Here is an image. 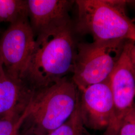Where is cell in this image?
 I'll use <instances>...</instances> for the list:
<instances>
[{"instance_id":"1","label":"cell","mask_w":135,"mask_h":135,"mask_svg":"<svg viewBox=\"0 0 135 135\" xmlns=\"http://www.w3.org/2000/svg\"><path fill=\"white\" fill-rule=\"evenodd\" d=\"M71 21L38 34L23 79L35 91L67 78L74 70L77 46Z\"/></svg>"},{"instance_id":"2","label":"cell","mask_w":135,"mask_h":135,"mask_svg":"<svg viewBox=\"0 0 135 135\" xmlns=\"http://www.w3.org/2000/svg\"><path fill=\"white\" fill-rule=\"evenodd\" d=\"M79 91L67 78L35 91L17 135H49L75 110Z\"/></svg>"},{"instance_id":"3","label":"cell","mask_w":135,"mask_h":135,"mask_svg":"<svg viewBox=\"0 0 135 135\" xmlns=\"http://www.w3.org/2000/svg\"><path fill=\"white\" fill-rule=\"evenodd\" d=\"M75 29L93 41L125 40L135 43V24L126 12L127 1L77 0Z\"/></svg>"},{"instance_id":"4","label":"cell","mask_w":135,"mask_h":135,"mask_svg":"<svg viewBox=\"0 0 135 135\" xmlns=\"http://www.w3.org/2000/svg\"><path fill=\"white\" fill-rule=\"evenodd\" d=\"M127 41L113 40L78 44L72 80L78 90L109 79Z\"/></svg>"},{"instance_id":"5","label":"cell","mask_w":135,"mask_h":135,"mask_svg":"<svg viewBox=\"0 0 135 135\" xmlns=\"http://www.w3.org/2000/svg\"><path fill=\"white\" fill-rule=\"evenodd\" d=\"M132 41H127L110 77L114 111L104 135H117L126 114L135 106V70L131 58Z\"/></svg>"},{"instance_id":"6","label":"cell","mask_w":135,"mask_h":135,"mask_svg":"<svg viewBox=\"0 0 135 135\" xmlns=\"http://www.w3.org/2000/svg\"><path fill=\"white\" fill-rule=\"evenodd\" d=\"M35 40L28 19L10 24L0 39V60L9 75L22 78L32 53Z\"/></svg>"},{"instance_id":"7","label":"cell","mask_w":135,"mask_h":135,"mask_svg":"<svg viewBox=\"0 0 135 135\" xmlns=\"http://www.w3.org/2000/svg\"><path fill=\"white\" fill-rule=\"evenodd\" d=\"M79 91V107L86 128L106 130L114 111V100L110 78Z\"/></svg>"},{"instance_id":"8","label":"cell","mask_w":135,"mask_h":135,"mask_svg":"<svg viewBox=\"0 0 135 135\" xmlns=\"http://www.w3.org/2000/svg\"><path fill=\"white\" fill-rule=\"evenodd\" d=\"M35 91L23 79L0 67V119L18 121L24 115Z\"/></svg>"},{"instance_id":"9","label":"cell","mask_w":135,"mask_h":135,"mask_svg":"<svg viewBox=\"0 0 135 135\" xmlns=\"http://www.w3.org/2000/svg\"><path fill=\"white\" fill-rule=\"evenodd\" d=\"M30 25L34 34L71 22L69 12L75 3L68 0H28Z\"/></svg>"},{"instance_id":"10","label":"cell","mask_w":135,"mask_h":135,"mask_svg":"<svg viewBox=\"0 0 135 135\" xmlns=\"http://www.w3.org/2000/svg\"><path fill=\"white\" fill-rule=\"evenodd\" d=\"M28 17L27 1L0 0V23L11 24Z\"/></svg>"},{"instance_id":"11","label":"cell","mask_w":135,"mask_h":135,"mask_svg":"<svg viewBox=\"0 0 135 135\" xmlns=\"http://www.w3.org/2000/svg\"><path fill=\"white\" fill-rule=\"evenodd\" d=\"M49 135H93L87 131L83 124L79 107V98L72 115L62 125Z\"/></svg>"},{"instance_id":"12","label":"cell","mask_w":135,"mask_h":135,"mask_svg":"<svg viewBox=\"0 0 135 135\" xmlns=\"http://www.w3.org/2000/svg\"><path fill=\"white\" fill-rule=\"evenodd\" d=\"M117 135H135V107L123 118Z\"/></svg>"},{"instance_id":"13","label":"cell","mask_w":135,"mask_h":135,"mask_svg":"<svg viewBox=\"0 0 135 135\" xmlns=\"http://www.w3.org/2000/svg\"><path fill=\"white\" fill-rule=\"evenodd\" d=\"M26 113V111L22 118L18 121L0 119V135H12L16 131L18 130Z\"/></svg>"},{"instance_id":"14","label":"cell","mask_w":135,"mask_h":135,"mask_svg":"<svg viewBox=\"0 0 135 135\" xmlns=\"http://www.w3.org/2000/svg\"><path fill=\"white\" fill-rule=\"evenodd\" d=\"M131 58L135 70V43L133 42L130 51Z\"/></svg>"},{"instance_id":"15","label":"cell","mask_w":135,"mask_h":135,"mask_svg":"<svg viewBox=\"0 0 135 135\" xmlns=\"http://www.w3.org/2000/svg\"><path fill=\"white\" fill-rule=\"evenodd\" d=\"M18 130L17 131H16L15 133H14L12 135H17V133H18Z\"/></svg>"},{"instance_id":"16","label":"cell","mask_w":135,"mask_h":135,"mask_svg":"<svg viewBox=\"0 0 135 135\" xmlns=\"http://www.w3.org/2000/svg\"><path fill=\"white\" fill-rule=\"evenodd\" d=\"M2 65H3V64H2V63L1 61V60H0V67H1V66H2Z\"/></svg>"},{"instance_id":"17","label":"cell","mask_w":135,"mask_h":135,"mask_svg":"<svg viewBox=\"0 0 135 135\" xmlns=\"http://www.w3.org/2000/svg\"></svg>"},{"instance_id":"18","label":"cell","mask_w":135,"mask_h":135,"mask_svg":"<svg viewBox=\"0 0 135 135\" xmlns=\"http://www.w3.org/2000/svg\"></svg>"}]
</instances>
